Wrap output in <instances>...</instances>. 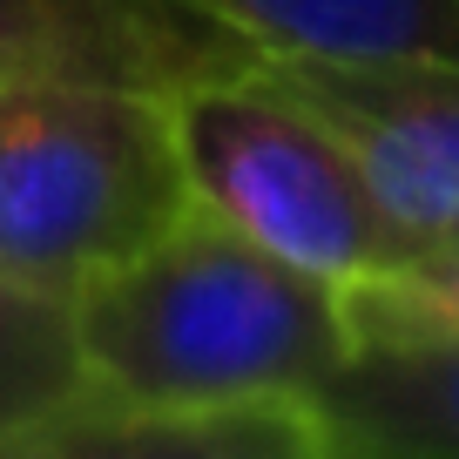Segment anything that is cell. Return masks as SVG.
I'll use <instances>...</instances> for the list:
<instances>
[{
    "instance_id": "obj_9",
    "label": "cell",
    "mask_w": 459,
    "mask_h": 459,
    "mask_svg": "<svg viewBox=\"0 0 459 459\" xmlns=\"http://www.w3.org/2000/svg\"><path fill=\"white\" fill-rule=\"evenodd\" d=\"M95 399L74 304L0 271V459H28L48 426Z\"/></svg>"
},
{
    "instance_id": "obj_5",
    "label": "cell",
    "mask_w": 459,
    "mask_h": 459,
    "mask_svg": "<svg viewBox=\"0 0 459 459\" xmlns=\"http://www.w3.org/2000/svg\"><path fill=\"white\" fill-rule=\"evenodd\" d=\"M257 61L196 0H0V82L183 88Z\"/></svg>"
},
{
    "instance_id": "obj_10",
    "label": "cell",
    "mask_w": 459,
    "mask_h": 459,
    "mask_svg": "<svg viewBox=\"0 0 459 459\" xmlns=\"http://www.w3.org/2000/svg\"><path fill=\"white\" fill-rule=\"evenodd\" d=\"M351 344L378 338H459V230L412 244L372 277L338 284Z\"/></svg>"
},
{
    "instance_id": "obj_3",
    "label": "cell",
    "mask_w": 459,
    "mask_h": 459,
    "mask_svg": "<svg viewBox=\"0 0 459 459\" xmlns=\"http://www.w3.org/2000/svg\"><path fill=\"white\" fill-rule=\"evenodd\" d=\"M162 101L189 196L250 244L331 284L372 277L405 250L351 149L264 68V55L223 74H196Z\"/></svg>"
},
{
    "instance_id": "obj_1",
    "label": "cell",
    "mask_w": 459,
    "mask_h": 459,
    "mask_svg": "<svg viewBox=\"0 0 459 459\" xmlns=\"http://www.w3.org/2000/svg\"><path fill=\"white\" fill-rule=\"evenodd\" d=\"M74 331L95 399L115 405L311 392L351 351L338 284L250 244L203 203L74 290Z\"/></svg>"
},
{
    "instance_id": "obj_2",
    "label": "cell",
    "mask_w": 459,
    "mask_h": 459,
    "mask_svg": "<svg viewBox=\"0 0 459 459\" xmlns=\"http://www.w3.org/2000/svg\"><path fill=\"white\" fill-rule=\"evenodd\" d=\"M162 88L0 82V271L74 304L189 210Z\"/></svg>"
},
{
    "instance_id": "obj_6",
    "label": "cell",
    "mask_w": 459,
    "mask_h": 459,
    "mask_svg": "<svg viewBox=\"0 0 459 459\" xmlns=\"http://www.w3.org/2000/svg\"><path fill=\"white\" fill-rule=\"evenodd\" d=\"M28 459H331L311 392L271 399H88L28 446Z\"/></svg>"
},
{
    "instance_id": "obj_7",
    "label": "cell",
    "mask_w": 459,
    "mask_h": 459,
    "mask_svg": "<svg viewBox=\"0 0 459 459\" xmlns=\"http://www.w3.org/2000/svg\"><path fill=\"white\" fill-rule=\"evenodd\" d=\"M311 412L331 459H459V338L351 344Z\"/></svg>"
},
{
    "instance_id": "obj_8",
    "label": "cell",
    "mask_w": 459,
    "mask_h": 459,
    "mask_svg": "<svg viewBox=\"0 0 459 459\" xmlns=\"http://www.w3.org/2000/svg\"><path fill=\"white\" fill-rule=\"evenodd\" d=\"M257 55L459 61V0H196Z\"/></svg>"
},
{
    "instance_id": "obj_4",
    "label": "cell",
    "mask_w": 459,
    "mask_h": 459,
    "mask_svg": "<svg viewBox=\"0 0 459 459\" xmlns=\"http://www.w3.org/2000/svg\"><path fill=\"white\" fill-rule=\"evenodd\" d=\"M264 68L351 149L399 244L459 230V61H290Z\"/></svg>"
}]
</instances>
